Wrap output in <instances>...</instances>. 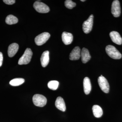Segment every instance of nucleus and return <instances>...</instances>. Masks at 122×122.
<instances>
[{"label":"nucleus","instance_id":"16","mask_svg":"<svg viewBox=\"0 0 122 122\" xmlns=\"http://www.w3.org/2000/svg\"><path fill=\"white\" fill-rule=\"evenodd\" d=\"M84 92L86 94L88 95L91 91L92 86L90 80L88 77L84 79L83 82Z\"/></svg>","mask_w":122,"mask_h":122},{"label":"nucleus","instance_id":"13","mask_svg":"<svg viewBox=\"0 0 122 122\" xmlns=\"http://www.w3.org/2000/svg\"><path fill=\"white\" fill-rule=\"evenodd\" d=\"M55 106L60 110L62 112L66 111V106L65 101L61 97L57 98L55 102Z\"/></svg>","mask_w":122,"mask_h":122},{"label":"nucleus","instance_id":"19","mask_svg":"<svg viewBox=\"0 0 122 122\" xmlns=\"http://www.w3.org/2000/svg\"><path fill=\"white\" fill-rule=\"evenodd\" d=\"M25 82V79L22 78L14 79L10 82V84L13 86H17L22 85Z\"/></svg>","mask_w":122,"mask_h":122},{"label":"nucleus","instance_id":"9","mask_svg":"<svg viewBox=\"0 0 122 122\" xmlns=\"http://www.w3.org/2000/svg\"><path fill=\"white\" fill-rule=\"evenodd\" d=\"M110 36L112 41L114 43L118 45L122 44V38L120 34L116 31H113L110 33Z\"/></svg>","mask_w":122,"mask_h":122},{"label":"nucleus","instance_id":"24","mask_svg":"<svg viewBox=\"0 0 122 122\" xmlns=\"http://www.w3.org/2000/svg\"><path fill=\"white\" fill-rule=\"evenodd\" d=\"M81 1H82V2H84V1H85V0H81Z\"/></svg>","mask_w":122,"mask_h":122},{"label":"nucleus","instance_id":"2","mask_svg":"<svg viewBox=\"0 0 122 122\" xmlns=\"http://www.w3.org/2000/svg\"><path fill=\"white\" fill-rule=\"evenodd\" d=\"M32 55V52L31 49L30 48H27L22 56L19 59L18 64L23 65L28 64L30 62Z\"/></svg>","mask_w":122,"mask_h":122},{"label":"nucleus","instance_id":"15","mask_svg":"<svg viewBox=\"0 0 122 122\" xmlns=\"http://www.w3.org/2000/svg\"><path fill=\"white\" fill-rule=\"evenodd\" d=\"M49 52L48 51H45L42 53L41 58V63L42 66L45 67L46 66L49 62Z\"/></svg>","mask_w":122,"mask_h":122},{"label":"nucleus","instance_id":"10","mask_svg":"<svg viewBox=\"0 0 122 122\" xmlns=\"http://www.w3.org/2000/svg\"><path fill=\"white\" fill-rule=\"evenodd\" d=\"M81 57V49L78 46H76L70 54L69 58L71 60L75 61L78 60Z\"/></svg>","mask_w":122,"mask_h":122},{"label":"nucleus","instance_id":"17","mask_svg":"<svg viewBox=\"0 0 122 122\" xmlns=\"http://www.w3.org/2000/svg\"><path fill=\"white\" fill-rule=\"evenodd\" d=\"M93 113L95 117L96 118H100L102 116V109L98 105H95L92 107Z\"/></svg>","mask_w":122,"mask_h":122},{"label":"nucleus","instance_id":"6","mask_svg":"<svg viewBox=\"0 0 122 122\" xmlns=\"http://www.w3.org/2000/svg\"><path fill=\"white\" fill-rule=\"evenodd\" d=\"M93 15H91L87 20L83 22L82 29L85 33H89L91 31L93 27Z\"/></svg>","mask_w":122,"mask_h":122},{"label":"nucleus","instance_id":"23","mask_svg":"<svg viewBox=\"0 0 122 122\" xmlns=\"http://www.w3.org/2000/svg\"><path fill=\"white\" fill-rule=\"evenodd\" d=\"M3 59V55H2V53L0 52V67L2 66Z\"/></svg>","mask_w":122,"mask_h":122},{"label":"nucleus","instance_id":"22","mask_svg":"<svg viewBox=\"0 0 122 122\" xmlns=\"http://www.w3.org/2000/svg\"><path fill=\"white\" fill-rule=\"evenodd\" d=\"M3 1L6 4L8 5L13 4L15 2V0H4Z\"/></svg>","mask_w":122,"mask_h":122},{"label":"nucleus","instance_id":"4","mask_svg":"<svg viewBox=\"0 0 122 122\" xmlns=\"http://www.w3.org/2000/svg\"><path fill=\"white\" fill-rule=\"evenodd\" d=\"M33 7L36 11L40 13H47L50 11L48 5L40 1H35Z\"/></svg>","mask_w":122,"mask_h":122},{"label":"nucleus","instance_id":"12","mask_svg":"<svg viewBox=\"0 0 122 122\" xmlns=\"http://www.w3.org/2000/svg\"><path fill=\"white\" fill-rule=\"evenodd\" d=\"M62 39L65 45H70L73 41V36L71 33L64 32L62 34Z\"/></svg>","mask_w":122,"mask_h":122},{"label":"nucleus","instance_id":"14","mask_svg":"<svg viewBox=\"0 0 122 122\" xmlns=\"http://www.w3.org/2000/svg\"><path fill=\"white\" fill-rule=\"evenodd\" d=\"M81 57L82 61L84 63H86L91 58L89 51L85 48H83L81 51Z\"/></svg>","mask_w":122,"mask_h":122},{"label":"nucleus","instance_id":"1","mask_svg":"<svg viewBox=\"0 0 122 122\" xmlns=\"http://www.w3.org/2000/svg\"><path fill=\"white\" fill-rule=\"evenodd\" d=\"M106 51L107 55L113 59H119L122 58V54L114 46L111 45L107 46Z\"/></svg>","mask_w":122,"mask_h":122},{"label":"nucleus","instance_id":"3","mask_svg":"<svg viewBox=\"0 0 122 122\" xmlns=\"http://www.w3.org/2000/svg\"><path fill=\"white\" fill-rule=\"evenodd\" d=\"M34 104L36 106L42 107L45 106L47 103V99L43 95L36 94L33 97Z\"/></svg>","mask_w":122,"mask_h":122},{"label":"nucleus","instance_id":"5","mask_svg":"<svg viewBox=\"0 0 122 122\" xmlns=\"http://www.w3.org/2000/svg\"><path fill=\"white\" fill-rule=\"evenodd\" d=\"M50 36V34L49 33H42L35 38V44L37 46L42 45L47 41Z\"/></svg>","mask_w":122,"mask_h":122},{"label":"nucleus","instance_id":"7","mask_svg":"<svg viewBox=\"0 0 122 122\" xmlns=\"http://www.w3.org/2000/svg\"><path fill=\"white\" fill-rule=\"evenodd\" d=\"M98 82L101 90L106 93H109L110 86L106 79L103 76H99L98 79Z\"/></svg>","mask_w":122,"mask_h":122},{"label":"nucleus","instance_id":"20","mask_svg":"<svg viewBox=\"0 0 122 122\" xmlns=\"http://www.w3.org/2000/svg\"><path fill=\"white\" fill-rule=\"evenodd\" d=\"M59 83L58 81H50L48 84V87L53 90H56L59 86Z\"/></svg>","mask_w":122,"mask_h":122},{"label":"nucleus","instance_id":"11","mask_svg":"<svg viewBox=\"0 0 122 122\" xmlns=\"http://www.w3.org/2000/svg\"><path fill=\"white\" fill-rule=\"evenodd\" d=\"M19 49V46L16 43H14L10 45L8 49V53L10 57H13L17 52Z\"/></svg>","mask_w":122,"mask_h":122},{"label":"nucleus","instance_id":"18","mask_svg":"<svg viewBox=\"0 0 122 122\" xmlns=\"http://www.w3.org/2000/svg\"><path fill=\"white\" fill-rule=\"evenodd\" d=\"M18 22V19L13 15H8L5 19V22L9 25H13L17 23Z\"/></svg>","mask_w":122,"mask_h":122},{"label":"nucleus","instance_id":"21","mask_svg":"<svg viewBox=\"0 0 122 122\" xmlns=\"http://www.w3.org/2000/svg\"><path fill=\"white\" fill-rule=\"evenodd\" d=\"M65 6L66 8L69 9H72L75 7L76 4L75 2H73L71 0H66L65 2Z\"/></svg>","mask_w":122,"mask_h":122},{"label":"nucleus","instance_id":"8","mask_svg":"<svg viewBox=\"0 0 122 122\" xmlns=\"http://www.w3.org/2000/svg\"><path fill=\"white\" fill-rule=\"evenodd\" d=\"M111 12L114 17H117L120 16L121 8L120 2L118 0H115L113 1L112 5Z\"/></svg>","mask_w":122,"mask_h":122}]
</instances>
